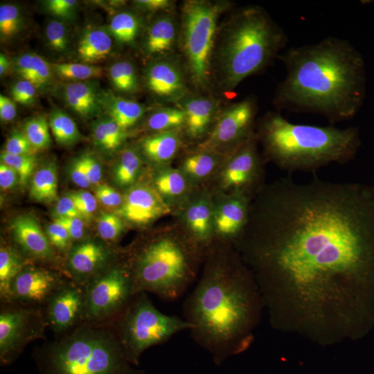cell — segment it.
Instances as JSON below:
<instances>
[{
	"label": "cell",
	"instance_id": "1",
	"mask_svg": "<svg viewBox=\"0 0 374 374\" xmlns=\"http://www.w3.org/2000/svg\"><path fill=\"white\" fill-rule=\"evenodd\" d=\"M237 247L274 329L321 346L374 329V184L281 178Z\"/></svg>",
	"mask_w": 374,
	"mask_h": 374
},
{
	"label": "cell",
	"instance_id": "2",
	"mask_svg": "<svg viewBox=\"0 0 374 374\" xmlns=\"http://www.w3.org/2000/svg\"><path fill=\"white\" fill-rule=\"evenodd\" d=\"M203 274L184 303L192 339L217 364L247 350L263 304L255 278L240 253L209 251Z\"/></svg>",
	"mask_w": 374,
	"mask_h": 374
},
{
	"label": "cell",
	"instance_id": "3",
	"mask_svg": "<svg viewBox=\"0 0 374 374\" xmlns=\"http://www.w3.org/2000/svg\"><path fill=\"white\" fill-rule=\"evenodd\" d=\"M278 59L286 71L274 96L278 110L317 114L334 124L352 118L362 107L365 62L349 41L328 36L292 47Z\"/></svg>",
	"mask_w": 374,
	"mask_h": 374
},
{
	"label": "cell",
	"instance_id": "4",
	"mask_svg": "<svg viewBox=\"0 0 374 374\" xmlns=\"http://www.w3.org/2000/svg\"><path fill=\"white\" fill-rule=\"evenodd\" d=\"M258 136L266 158L289 173L315 172L332 163L345 164L355 158L361 145L358 127L295 124L277 112L262 118Z\"/></svg>",
	"mask_w": 374,
	"mask_h": 374
},
{
	"label": "cell",
	"instance_id": "5",
	"mask_svg": "<svg viewBox=\"0 0 374 374\" xmlns=\"http://www.w3.org/2000/svg\"><path fill=\"white\" fill-rule=\"evenodd\" d=\"M39 374H145L123 349L114 323L82 321L36 347Z\"/></svg>",
	"mask_w": 374,
	"mask_h": 374
},
{
	"label": "cell",
	"instance_id": "6",
	"mask_svg": "<svg viewBox=\"0 0 374 374\" xmlns=\"http://www.w3.org/2000/svg\"><path fill=\"white\" fill-rule=\"evenodd\" d=\"M287 43L285 32L265 10L258 6L242 9L228 23L218 51L224 87L231 90L266 68Z\"/></svg>",
	"mask_w": 374,
	"mask_h": 374
},
{
	"label": "cell",
	"instance_id": "7",
	"mask_svg": "<svg viewBox=\"0 0 374 374\" xmlns=\"http://www.w3.org/2000/svg\"><path fill=\"white\" fill-rule=\"evenodd\" d=\"M200 251L192 240L171 235L143 244L128 265L136 293L169 301L179 299L195 278Z\"/></svg>",
	"mask_w": 374,
	"mask_h": 374
},
{
	"label": "cell",
	"instance_id": "8",
	"mask_svg": "<svg viewBox=\"0 0 374 374\" xmlns=\"http://www.w3.org/2000/svg\"><path fill=\"white\" fill-rule=\"evenodd\" d=\"M114 323L126 355L134 366L150 347L163 344L177 333L191 328L184 319L159 311L145 292L136 294Z\"/></svg>",
	"mask_w": 374,
	"mask_h": 374
},
{
	"label": "cell",
	"instance_id": "9",
	"mask_svg": "<svg viewBox=\"0 0 374 374\" xmlns=\"http://www.w3.org/2000/svg\"><path fill=\"white\" fill-rule=\"evenodd\" d=\"M222 8L220 3L199 0L186 1L182 8V50L197 87L206 86L210 80L217 19Z\"/></svg>",
	"mask_w": 374,
	"mask_h": 374
},
{
	"label": "cell",
	"instance_id": "10",
	"mask_svg": "<svg viewBox=\"0 0 374 374\" xmlns=\"http://www.w3.org/2000/svg\"><path fill=\"white\" fill-rule=\"evenodd\" d=\"M136 294L128 265L107 267L84 285L83 321L114 322Z\"/></svg>",
	"mask_w": 374,
	"mask_h": 374
},
{
	"label": "cell",
	"instance_id": "11",
	"mask_svg": "<svg viewBox=\"0 0 374 374\" xmlns=\"http://www.w3.org/2000/svg\"><path fill=\"white\" fill-rule=\"evenodd\" d=\"M47 327L44 307L16 303H1V364H10L28 344L37 339H45V329Z\"/></svg>",
	"mask_w": 374,
	"mask_h": 374
},
{
	"label": "cell",
	"instance_id": "12",
	"mask_svg": "<svg viewBox=\"0 0 374 374\" xmlns=\"http://www.w3.org/2000/svg\"><path fill=\"white\" fill-rule=\"evenodd\" d=\"M256 108L255 100L251 98L226 107L205 142V146L208 148L232 144L240 148L253 136L252 128Z\"/></svg>",
	"mask_w": 374,
	"mask_h": 374
},
{
	"label": "cell",
	"instance_id": "13",
	"mask_svg": "<svg viewBox=\"0 0 374 374\" xmlns=\"http://www.w3.org/2000/svg\"><path fill=\"white\" fill-rule=\"evenodd\" d=\"M84 286L70 280L51 296L44 305L48 326L56 335L83 321Z\"/></svg>",
	"mask_w": 374,
	"mask_h": 374
},
{
	"label": "cell",
	"instance_id": "14",
	"mask_svg": "<svg viewBox=\"0 0 374 374\" xmlns=\"http://www.w3.org/2000/svg\"><path fill=\"white\" fill-rule=\"evenodd\" d=\"M65 282L48 269L25 265L12 282L11 303L44 307Z\"/></svg>",
	"mask_w": 374,
	"mask_h": 374
},
{
	"label": "cell",
	"instance_id": "15",
	"mask_svg": "<svg viewBox=\"0 0 374 374\" xmlns=\"http://www.w3.org/2000/svg\"><path fill=\"white\" fill-rule=\"evenodd\" d=\"M111 251L104 244L87 240L71 247L66 267L71 280L84 286L107 267Z\"/></svg>",
	"mask_w": 374,
	"mask_h": 374
},
{
	"label": "cell",
	"instance_id": "16",
	"mask_svg": "<svg viewBox=\"0 0 374 374\" xmlns=\"http://www.w3.org/2000/svg\"><path fill=\"white\" fill-rule=\"evenodd\" d=\"M169 211V207L155 188L141 184L129 190L115 213L131 223L143 225Z\"/></svg>",
	"mask_w": 374,
	"mask_h": 374
},
{
	"label": "cell",
	"instance_id": "17",
	"mask_svg": "<svg viewBox=\"0 0 374 374\" xmlns=\"http://www.w3.org/2000/svg\"><path fill=\"white\" fill-rule=\"evenodd\" d=\"M250 210L248 195L239 190L213 211V229L223 238L239 240L249 221Z\"/></svg>",
	"mask_w": 374,
	"mask_h": 374
},
{
	"label": "cell",
	"instance_id": "18",
	"mask_svg": "<svg viewBox=\"0 0 374 374\" xmlns=\"http://www.w3.org/2000/svg\"><path fill=\"white\" fill-rule=\"evenodd\" d=\"M260 164L253 135L236 150L228 162L222 175L224 185L242 190L252 187L260 177Z\"/></svg>",
	"mask_w": 374,
	"mask_h": 374
},
{
	"label": "cell",
	"instance_id": "19",
	"mask_svg": "<svg viewBox=\"0 0 374 374\" xmlns=\"http://www.w3.org/2000/svg\"><path fill=\"white\" fill-rule=\"evenodd\" d=\"M145 78L148 89L163 100H179L186 93L181 70L172 60H161L150 64L145 70Z\"/></svg>",
	"mask_w": 374,
	"mask_h": 374
},
{
	"label": "cell",
	"instance_id": "20",
	"mask_svg": "<svg viewBox=\"0 0 374 374\" xmlns=\"http://www.w3.org/2000/svg\"><path fill=\"white\" fill-rule=\"evenodd\" d=\"M14 240L26 256L42 260H53V248L37 221L29 215H20L11 223Z\"/></svg>",
	"mask_w": 374,
	"mask_h": 374
},
{
	"label": "cell",
	"instance_id": "21",
	"mask_svg": "<svg viewBox=\"0 0 374 374\" xmlns=\"http://www.w3.org/2000/svg\"><path fill=\"white\" fill-rule=\"evenodd\" d=\"M190 239L202 250L209 244L213 229V211L205 197L195 199L185 212Z\"/></svg>",
	"mask_w": 374,
	"mask_h": 374
},
{
	"label": "cell",
	"instance_id": "22",
	"mask_svg": "<svg viewBox=\"0 0 374 374\" xmlns=\"http://www.w3.org/2000/svg\"><path fill=\"white\" fill-rule=\"evenodd\" d=\"M63 96L68 106L82 117L96 114L103 103L95 85L88 82H73L65 84Z\"/></svg>",
	"mask_w": 374,
	"mask_h": 374
},
{
	"label": "cell",
	"instance_id": "23",
	"mask_svg": "<svg viewBox=\"0 0 374 374\" xmlns=\"http://www.w3.org/2000/svg\"><path fill=\"white\" fill-rule=\"evenodd\" d=\"M216 107L215 101L210 98L195 97L183 100L181 109L185 114L184 125L191 136L198 137L206 132Z\"/></svg>",
	"mask_w": 374,
	"mask_h": 374
},
{
	"label": "cell",
	"instance_id": "24",
	"mask_svg": "<svg viewBox=\"0 0 374 374\" xmlns=\"http://www.w3.org/2000/svg\"><path fill=\"white\" fill-rule=\"evenodd\" d=\"M177 26L173 17L164 15L157 19L149 27L145 42V52L151 55H161L170 51L175 42Z\"/></svg>",
	"mask_w": 374,
	"mask_h": 374
},
{
	"label": "cell",
	"instance_id": "25",
	"mask_svg": "<svg viewBox=\"0 0 374 374\" xmlns=\"http://www.w3.org/2000/svg\"><path fill=\"white\" fill-rule=\"evenodd\" d=\"M179 135L175 131L158 132L141 143L143 154L151 161L163 163L170 161L179 147Z\"/></svg>",
	"mask_w": 374,
	"mask_h": 374
},
{
	"label": "cell",
	"instance_id": "26",
	"mask_svg": "<svg viewBox=\"0 0 374 374\" xmlns=\"http://www.w3.org/2000/svg\"><path fill=\"white\" fill-rule=\"evenodd\" d=\"M112 48L110 35L103 29L95 28L84 34L78 44V54L83 62L91 64L105 59Z\"/></svg>",
	"mask_w": 374,
	"mask_h": 374
},
{
	"label": "cell",
	"instance_id": "27",
	"mask_svg": "<svg viewBox=\"0 0 374 374\" xmlns=\"http://www.w3.org/2000/svg\"><path fill=\"white\" fill-rule=\"evenodd\" d=\"M25 264L15 249L4 244L0 249V298L1 303H11V286Z\"/></svg>",
	"mask_w": 374,
	"mask_h": 374
},
{
	"label": "cell",
	"instance_id": "28",
	"mask_svg": "<svg viewBox=\"0 0 374 374\" xmlns=\"http://www.w3.org/2000/svg\"><path fill=\"white\" fill-rule=\"evenodd\" d=\"M109 117L123 130L132 127L144 114L145 107L130 99L109 96L105 100Z\"/></svg>",
	"mask_w": 374,
	"mask_h": 374
},
{
	"label": "cell",
	"instance_id": "29",
	"mask_svg": "<svg viewBox=\"0 0 374 374\" xmlns=\"http://www.w3.org/2000/svg\"><path fill=\"white\" fill-rule=\"evenodd\" d=\"M30 197L39 202L50 203L57 197V175L54 163L41 167L31 179Z\"/></svg>",
	"mask_w": 374,
	"mask_h": 374
},
{
	"label": "cell",
	"instance_id": "30",
	"mask_svg": "<svg viewBox=\"0 0 374 374\" xmlns=\"http://www.w3.org/2000/svg\"><path fill=\"white\" fill-rule=\"evenodd\" d=\"M125 130L121 128L109 116L101 118L93 125V136L95 144L105 151L118 148L125 138Z\"/></svg>",
	"mask_w": 374,
	"mask_h": 374
},
{
	"label": "cell",
	"instance_id": "31",
	"mask_svg": "<svg viewBox=\"0 0 374 374\" xmlns=\"http://www.w3.org/2000/svg\"><path fill=\"white\" fill-rule=\"evenodd\" d=\"M48 125L55 141L59 144L72 145L80 137L76 123L64 111L60 109L52 111L49 116Z\"/></svg>",
	"mask_w": 374,
	"mask_h": 374
},
{
	"label": "cell",
	"instance_id": "32",
	"mask_svg": "<svg viewBox=\"0 0 374 374\" xmlns=\"http://www.w3.org/2000/svg\"><path fill=\"white\" fill-rule=\"evenodd\" d=\"M141 165V160L136 151L125 150L113 170L114 181L122 187L132 185L139 176Z\"/></svg>",
	"mask_w": 374,
	"mask_h": 374
},
{
	"label": "cell",
	"instance_id": "33",
	"mask_svg": "<svg viewBox=\"0 0 374 374\" xmlns=\"http://www.w3.org/2000/svg\"><path fill=\"white\" fill-rule=\"evenodd\" d=\"M155 189L162 197L175 199L181 196L187 188L186 179L181 172L168 168L157 175Z\"/></svg>",
	"mask_w": 374,
	"mask_h": 374
},
{
	"label": "cell",
	"instance_id": "34",
	"mask_svg": "<svg viewBox=\"0 0 374 374\" xmlns=\"http://www.w3.org/2000/svg\"><path fill=\"white\" fill-rule=\"evenodd\" d=\"M185 123V114L182 109L160 108L150 115L146 125L148 128L159 132L175 131Z\"/></svg>",
	"mask_w": 374,
	"mask_h": 374
},
{
	"label": "cell",
	"instance_id": "35",
	"mask_svg": "<svg viewBox=\"0 0 374 374\" xmlns=\"http://www.w3.org/2000/svg\"><path fill=\"white\" fill-rule=\"evenodd\" d=\"M139 18L130 12H121L111 20L109 30L117 41L122 44L132 43L139 32Z\"/></svg>",
	"mask_w": 374,
	"mask_h": 374
},
{
	"label": "cell",
	"instance_id": "36",
	"mask_svg": "<svg viewBox=\"0 0 374 374\" xmlns=\"http://www.w3.org/2000/svg\"><path fill=\"white\" fill-rule=\"evenodd\" d=\"M109 75L114 87L123 93H134L139 88L138 77L133 64L121 61L112 64Z\"/></svg>",
	"mask_w": 374,
	"mask_h": 374
},
{
	"label": "cell",
	"instance_id": "37",
	"mask_svg": "<svg viewBox=\"0 0 374 374\" xmlns=\"http://www.w3.org/2000/svg\"><path fill=\"white\" fill-rule=\"evenodd\" d=\"M216 163L217 158L214 154L200 152L186 157L183 162L182 170L190 178L199 179L208 176Z\"/></svg>",
	"mask_w": 374,
	"mask_h": 374
},
{
	"label": "cell",
	"instance_id": "38",
	"mask_svg": "<svg viewBox=\"0 0 374 374\" xmlns=\"http://www.w3.org/2000/svg\"><path fill=\"white\" fill-rule=\"evenodd\" d=\"M48 123L43 116L28 120L24 125V133L35 150L46 149L51 144Z\"/></svg>",
	"mask_w": 374,
	"mask_h": 374
},
{
	"label": "cell",
	"instance_id": "39",
	"mask_svg": "<svg viewBox=\"0 0 374 374\" xmlns=\"http://www.w3.org/2000/svg\"><path fill=\"white\" fill-rule=\"evenodd\" d=\"M60 77L69 80H84L98 78L102 75V68L90 64L60 63L52 65Z\"/></svg>",
	"mask_w": 374,
	"mask_h": 374
},
{
	"label": "cell",
	"instance_id": "40",
	"mask_svg": "<svg viewBox=\"0 0 374 374\" xmlns=\"http://www.w3.org/2000/svg\"><path fill=\"white\" fill-rule=\"evenodd\" d=\"M1 161L16 171L19 183L26 186L34 171L36 161L32 154H12L6 152L1 154Z\"/></svg>",
	"mask_w": 374,
	"mask_h": 374
},
{
	"label": "cell",
	"instance_id": "41",
	"mask_svg": "<svg viewBox=\"0 0 374 374\" xmlns=\"http://www.w3.org/2000/svg\"><path fill=\"white\" fill-rule=\"evenodd\" d=\"M97 230L103 240L114 242L123 232L124 224L117 214L102 212L98 218Z\"/></svg>",
	"mask_w": 374,
	"mask_h": 374
},
{
	"label": "cell",
	"instance_id": "42",
	"mask_svg": "<svg viewBox=\"0 0 374 374\" xmlns=\"http://www.w3.org/2000/svg\"><path fill=\"white\" fill-rule=\"evenodd\" d=\"M21 26V15L19 8L12 4L0 6V33L3 38L15 35Z\"/></svg>",
	"mask_w": 374,
	"mask_h": 374
},
{
	"label": "cell",
	"instance_id": "43",
	"mask_svg": "<svg viewBox=\"0 0 374 374\" xmlns=\"http://www.w3.org/2000/svg\"><path fill=\"white\" fill-rule=\"evenodd\" d=\"M49 46L55 51H64L68 44V35L65 25L57 20L50 21L45 29Z\"/></svg>",
	"mask_w": 374,
	"mask_h": 374
},
{
	"label": "cell",
	"instance_id": "44",
	"mask_svg": "<svg viewBox=\"0 0 374 374\" xmlns=\"http://www.w3.org/2000/svg\"><path fill=\"white\" fill-rule=\"evenodd\" d=\"M46 235L53 248L60 251H69L72 240L70 235L60 222L54 220L46 229Z\"/></svg>",
	"mask_w": 374,
	"mask_h": 374
},
{
	"label": "cell",
	"instance_id": "45",
	"mask_svg": "<svg viewBox=\"0 0 374 374\" xmlns=\"http://www.w3.org/2000/svg\"><path fill=\"white\" fill-rule=\"evenodd\" d=\"M73 201L82 219H90L97 208V199L89 191L80 190L67 194Z\"/></svg>",
	"mask_w": 374,
	"mask_h": 374
},
{
	"label": "cell",
	"instance_id": "46",
	"mask_svg": "<svg viewBox=\"0 0 374 374\" xmlns=\"http://www.w3.org/2000/svg\"><path fill=\"white\" fill-rule=\"evenodd\" d=\"M36 150L24 132H15L6 141L4 152L12 154H32Z\"/></svg>",
	"mask_w": 374,
	"mask_h": 374
},
{
	"label": "cell",
	"instance_id": "47",
	"mask_svg": "<svg viewBox=\"0 0 374 374\" xmlns=\"http://www.w3.org/2000/svg\"><path fill=\"white\" fill-rule=\"evenodd\" d=\"M36 88L35 85L30 81L19 80L12 88V100L22 105L31 104L35 99Z\"/></svg>",
	"mask_w": 374,
	"mask_h": 374
},
{
	"label": "cell",
	"instance_id": "48",
	"mask_svg": "<svg viewBox=\"0 0 374 374\" xmlns=\"http://www.w3.org/2000/svg\"><path fill=\"white\" fill-rule=\"evenodd\" d=\"M94 195L101 204L109 208H119L123 202L121 195L107 184L96 186Z\"/></svg>",
	"mask_w": 374,
	"mask_h": 374
},
{
	"label": "cell",
	"instance_id": "49",
	"mask_svg": "<svg viewBox=\"0 0 374 374\" xmlns=\"http://www.w3.org/2000/svg\"><path fill=\"white\" fill-rule=\"evenodd\" d=\"M51 76L50 65L42 57L33 53V84L36 87L46 84Z\"/></svg>",
	"mask_w": 374,
	"mask_h": 374
},
{
	"label": "cell",
	"instance_id": "50",
	"mask_svg": "<svg viewBox=\"0 0 374 374\" xmlns=\"http://www.w3.org/2000/svg\"><path fill=\"white\" fill-rule=\"evenodd\" d=\"M77 3L75 0H49L45 5L52 15L66 18L72 15Z\"/></svg>",
	"mask_w": 374,
	"mask_h": 374
},
{
	"label": "cell",
	"instance_id": "51",
	"mask_svg": "<svg viewBox=\"0 0 374 374\" xmlns=\"http://www.w3.org/2000/svg\"><path fill=\"white\" fill-rule=\"evenodd\" d=\"M80 159L91 185H99L102 178V168L99 162L89 154H84Z\"/></svg>",
	"mask_w": 374,
	"mask_h": 374
},
{
	"label": "cell",
	"instance_id": "52",
	"mask_svg": "<svg viewBox=\"0 0 374 374\" xmlns=\"http://www.w3.org/2000/svg\"><path fill=\"white\" fill-rule=\"evenodd\" d=\"M68 231L72 241L82 239L84 233L83 219L78 217L55 218Z\"/></svg>",
	"mask_w": 374,
	"mask_h": 374
},
{
	"label": "cell",
	"instance_id": "53",
	"mask_svg": "<svg viewBox=\"0 0 374 374\" xmlns=\"http://www.w3.org/2000/svg\"><path fill=\"white\" fill-rule=\"evenodd\" d=\"M54 215L55 218L72 217L82 218L73 199L68 195L62 197L57 201L54 209Z\"/></svg>",
	"mask_w": 374,
	"mask_h": 374
},
{
	"label": "cell",
	"instance_id": "54",
	"mask_svg": "<svg viewBox=\"0 0 374 374\" xmlns=\"http://www.w3.org/2000/svg\"><path fill=\"white\" fill-rule=\"evenodd\" d=\"M70 177L73 182L80 188L84 189L91 184L87 177L80 157L76 158L70 167Z\"/></svg>",
	"mask_w": 374,
	"mask_h": 374
},
{
	"label": "cell",
	"instance_id": "55",
	"mask_svg": "<svg viewBox=\"0 0 374 374\" xmlns=\"http://www.w3.org/2000/svg\"><path fill=\"white\" fill-rule=\"evenodd\" d=\"M16 69L23 78V80L33 83V53H26L20 55L16 61Z\"/></svg>",
	"mask_w": 374,
	"mask_h": 374
},
{
	"label": "cell",
	"instance_id": "56",
	"mask_svg": "<svg viewBox=\"0 0 374 374\" xmlns=\"http://www.w3.org/2000/svg\"><path fill=\"white\" fill-rule=\"evenodd\" d=\"M19 183V177L15 170L8 165L0 164V186L3 190H9Z\"/></svg>",
	"mask_w": 374,
	"mask_h": 374
},
{
	"label": "cell",
	"instance_id": "57",
	"mask_svg": "<svg viewBox=\"0 0 374 374\" xmlns=\"http://www.w3.org/2000/svg\"><path fill=\"white\" fill-rule=\"evenodd\" d=\"M17 114V109L15 101L10 98L0 95V117L3 121L13 120Z\"/></svg>",
	"mask_w": 374,
	"mask_h": 374
},
{
	"label": "cell",
	"instance_id": "58",
	"mask_svg": "<svg viewBox=\"0 0 374 374\" xmlns=\"http://www.w3.org/2000/svg\"><path fill=\"white\" fill-rule=\"evenodd\" d=\"M134 2L141 9L150 12L170 9L172 4L168 0H139Z\"/></svg>",
	"mask_w": 374,
	"mask_h": 374
},
{
	"label": "cell",
	"instance_id": "59",
	"mask_svg": "<svg viewBox=\"0 0 374 374\" xmlns=\"http://www.w3.org/2000/svg\"><path fill=\"white\" fill-rule=\"evenodd\" d=\"M10 62L3 53L0 54V75H4L10 68Z\"/></svg>",
	"mask_w": 374,
	"mask_h": 374
}]
</instances>
